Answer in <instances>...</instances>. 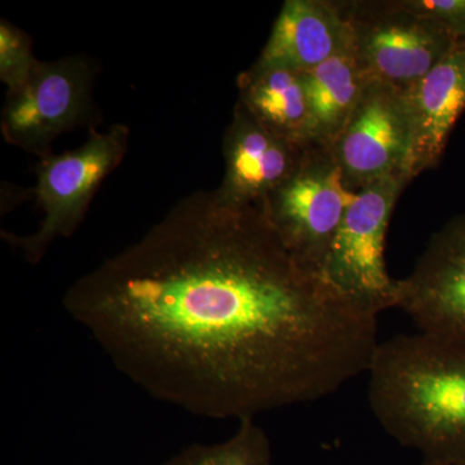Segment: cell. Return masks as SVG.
Here are the masks:
<instances>
[{"mask_svg":"<svg viewBox=\"0 0 465 465\" xmlns=\"http://www.w3.org/2000/svg\"><path fill=\"white\" fill-rule=\"evenodd\" d=\"M63 305L149 396L210 419L314 402L367 374L378 317L304 268L262 202L195 192Z\"/></svg>","mask_w":465,"mask_h":465,"instance_id":"cell-1","label":"cell"},{"mask_svg":"<svg viewBox=\"0 0 465 465\" xmlns=\"http://www.w3.org/2000/svg\"><path fill=\"white\" fill-rule=\"evenodd\" d=\"M367 374L385 432L427 465H465V341L401 333L379 342Z\"/></svg>","mask_w":465,"mask_h":465,"instance_id":"cell-2","label":"cell"},{"mask_svg":"<svg viewBox=\"0 0 465 465\" xmlns=\"http://www.w3.org/2000/svg\"><path fill=\"white\" fill-rule=\"evenodd\" d=\"M409 183L401 173L361 189L321 268L324 282L372 316L397 308L399 302V280L391 277L385 265V235L396 202Z\"/></svg>","mask_w":465,"mask_h":465,"instance_id":"cell-3","label":"cell"},{"mask_svg":"<svg viewBox=\"0 0 465 465\" xmlns=\"http://www.w3.org/2000/svg\"><path fill=\"white\" fill-rule=\"evenodd\" d=\"M358 193L345 183L331 148L309 143L299 167L262 206L291 255L320 274L327 251Z\"/></svg>","mask_w":465,"mask_h":465,"instance_id":"cell-4","label":"cell"},{"mask_svg":"<svg viewBox=\"0 0 465 465\" xmlns=\"http://www.w3.org/2000/svg\"><path fill=\"white\" fill-rule=\"evenodd\" d=\"M128 139L130 130L115 124L106 133L92 131L81 148L42 158L35 193L45 217L33 234L3 232V238L38 264L54 241L69 237L81 224L100 183L124 159Z\"/></svg>","mask_w":465,"mask_h":465,"instance_id":"cell-5","label":"cell"},{"mask_svg":"<svg viewBox=\"0 0 465 465\" xmlns=\"http://www.w3.org/2000/svg\"><path fill=\"white\" fill-rule=\"evenodd\" d=\"M351 25L353 51L370 81L401 90L418 84L458 41L399 0L338 2Z\"/></svg>","mask_w":465,"mask_h":465,"instance_id":"cell-6","label":"cell"},{"mask_svg":"<svg viewBox=\"0 0 465 465\" xmlns=\"http://www.w3.org/2000/svg\"><path fill=\"white\" fill-rule=\"evenodd\" d=\"M411 146L406 91L370 81L331 152L345 183L358 193L391 174H406Z\"/></svg>","mask_w":465,"mask_h":465,"instance_id":"cell-7","label":"cell"},{"mask_svg":"<svg viewBox=\"0 0 465 465\" xmlns=\"http://www.w3.org/2000/svg\"><path fill=\"white\" fill-rule=\"evenodd\" d=\"M91 82V67L82 58L38 61L25 84L8 91L0 124L5 142L50 155L52 142L87 112Z\"/></svg>","mask_w":465,"mask_h":465,"instance_id":"cell-8","label":"cell"},{"mask_svg":"<svg viewBox=\"0 0 465 465\" xmlns=\"http://www.w3.org/2000/svg\"><path fill=\"white\" fill-rule=\"evenodd\" d=\"M397 308L419 331L465 341V213L434 232L411 273L399 280Z\"/></svg>","mask_w":465,"mask_h":465,"instance_id":"cell-9","label":"cell"},{"mask_svg":"<svg viewBox=\"0 0 465 465\" xmlns=\"http://www.w3.org/2000/svg\"><path fill=\"white\" fill-rule=\"evenodd\" d=\"M308 146L269 133L237 103L224 134L225 174L216 192L232 203L264 202L299 167Z\"/></svg>","mask_w":465,"mask_h":465,"instance_id":"cell-10","label":"cell"},{"mask_svg":"<svg viewBox=\"0 0 465 465\" xmlns=\"http://www.w3.org/2000/svg\"><path fill=\"white\" fill-rule=\"evenodd\" d=\"M412 121V146L406 164L410 183L439 166L450 134L465 112V41L448 54L418 84L406 90Z\"/></svg>","mask_w":465,"mask_h":465,"instance_id":"cell-11","label":"cell"},{"mask_svg":"<svg viewBox=\"0 0 465 465\" xmlns=\"http://www.w3.org/2000/svg\"><path fill=\"white\" fill-rule=\"evenodd\" d=\"M351 47V25L338 2L287 0L258 61L309 73Z\"/></svg>","mask_w":465,"mask_h":465,"instance_id":"cell-12","label":"cell"},{"mask_svg":"<svg viewBox=\"0 0 465 465\" xmlns=\"http://www.w3.org/2000/svg\"><path fill=\"white\" fill-rule=\"evenodd\" d=\"M237 84L238 103L269 133L300 145L312 143L305 73L256 61Z\"/></svg>","mask_w":465,"mask_h":465,"instance_id":"cell-13","label":"cell"},{"mask_svg":"<svg viewBox=\"0 0 465 465\" xmlns=\"http://www.w3.org/2000/svg\"><path fill=\"white\" fill-rule=\"evenodd\" d=\"M369 82L353 47L305 73L312 143L331 148Z\"/></svg>","mask_w":465,"mask_h":465,"instance_id":"cell-14","label":"cell"},{"mask_svg":"<svg viewBox=\"0 0 465 465\" xmlns=\"http://www.w3.org/2000/svg\"><path fill=\"white\" fill-rule=\"evenodd\" d=\"M164 465H272L271 442L255 419H246L228 440L213 445L194 443Z\"/></svg>","mask_w":465,"mask_h":465,"instance_id":"cell-15","label":"cell"},{"mask_svg":"<svg viewBox=\"0 0 465 465\" xmlns=\"http://www.w3.org/2000/svg\"><path fill=\"white\" fill-rule=\"evenodd\" d=\"M38 60L33 56L32 43L25 33L11 25L0 24V79L8 91L17 90L32 74Z\"/></svg>","mask_w":465,"mask_h":465,"instance_id":"cell-16","label":"cell"},{"mask_svg":"<svg viewBox=\"0 0 465 465\" xmlns=\"http://www.w3.org/2000/svg\"><path fill=\"white\" fill-rule=\"evenodd\" d=\"M416 16L432 21L455 39L465 41V0H399Z\"/></svg>","mask_w":465,"mask_h":465,"instance_id":"cell-17","label":"cell"},{"mask_svg":"<svg viewBox=\"0 0 465 465\" xmlns=\"http://www.w3.org/2000/svg\"><path fill=\"white\" fill-rule=\"evenodd\" d=\"M425 465H427V464H425Z\"/></svg>","mask_w":465,"mask_h":465,"instance_id":"cell-18","label":"cell"}]
</instances>
